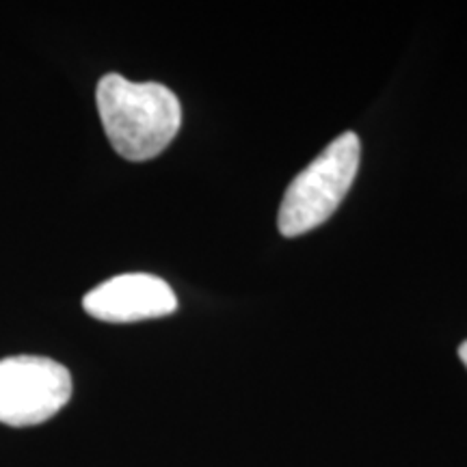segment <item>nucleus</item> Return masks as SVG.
<instances>
[{
	"label": "nucleus",
	"mask_w": 467,
	"mask_h": 467,
	"mask_svg": "<svg viewBox=\"0 0 467 467\" xmlns=\"http://www.w3.org/2000/svg\"><path fill=\"white\" fill-rule=\"evenodd\" d=\"M96 102L110 145L130 162L162 154L182 124L178 96L161 83H130L107 74L98 83Z\"/></svg>",
	"instance_id": "obj_1"
},
{
	"label": "nucleus",
	"mask_w": 467,
	"mask_h": 467,
	"mask_svg": "<svg viewBox=\"0 0 467 467\" xmlns=\"http://www.w3.org/2000/svg\"><path fill=\"white\" fill-rule=\"evenodd\" d=\"M459 358H461V361H463L465 368H467V340L459 347Z\"/></svg>",
	"instance_id": "obj_5"
},
{
	"label": "nucleus",
	"mask_w": 467,
	"mask_h": 467,
	"mask_svg": "<svg viewBox=\"0 0 467 467\" xmlns=\"http://www.w3.org/2000/svg\"><path fill=\"white\" fill-rule=\"evenodd\" d=\"M359 159L361 145L355 132H344L327 145L285 191L277 217L279 232L295 238L323 225L353 186Z\"/></svg>",
	"instance_id": "obj_2"
},
{
	"label": "nucleus",
	"mask_w": 467,
	"mask_h": 467,
	"mask_svg": "<svg viewBox=\"0 0 467 467\" xmlns=\"http://www.w3.org/2000/svg\"><path fill=\"white\" fill-rule=\"evenodd\" d=\"M83 307L104 323H137L169 317L178 309L171 285L148 273L117 275L85 295Z\"/></svg>",
	"instance_id": "obj_4"
},
{
	"label": "nucleus",
	"mask_w": 467,
	"mask_h": 467,
	"mask_svg": "<svg viewBox=\"0 0 467 467\" xmlns=\"http://www.w3.org/2000/svg\"><path fill=\"white\" fill-rule=\"evenodd\" d=\"M72 399V375L63 364L37 355L0 359V422L37 426Z\"/></svg>",
	"instance_id": "obj_3"
}]
</instances>
